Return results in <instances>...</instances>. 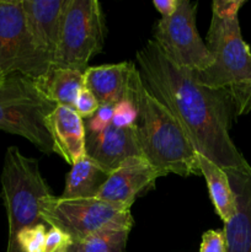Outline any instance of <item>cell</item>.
<instances>
[{
    "instance_id": "1",
    "label": "cell",
    "mask_w": 251,
    "mask_h": 252,
    "mask_svg": "<svg viewBox=\"0 0 251 252\" xmlns=\"http://www.w3.org/2000/svg\"><path fill=\"white\" fill-rule=\"evenodd\" d=\"M135 59L147 90L174 115L198 154L224 170L250 167L229 134L235 111L228 91L197 83L192 71L172 63L154 39Z\"/></svg>"
},
{
    "instance_id": "2",
    "label": "cell",
    "mask_w": 251,
    "mask_h": 252,
    "mask_svg": "<svg viewBox=\"0 0 251 252\" xmlns=\"http://www.w3.org/2000/svg\"><path fill=\"white\" fill-rule=\"evenodd\" d=\"M134 105L138 111L134 134L140 155L165 176L201 175L197 152L186 132L174 115L147 90L142 78L134 91Z\"/></svg>"
},
{
    "instance_id": "3",
    "label": "cell",
    "mask_w": 251,
    "mask_h": 252,
    "mask_svg": "<svg viewBox=\"0 0 251 252\" xmlns=\"http://www.w3.org/2000/svg\"><path fill=\"white\" fill-rule=\"evenodd\" d=\"M207 47L213 64L194 80L206 88L230 94L235 117L251 112V52L243 38L239 12L213 14L207 33Z\"/></svg>"
},
{
    "instance_id": "4",
    "label": "cell",
    "mask_w": 251,
    "mask_h": 252,
    "mask_svg": "<svg viewBox=\"0 0 251 252\" xmlns=\"http://www.w3.org/2000/svg\"><path fill=\"white\" fill-rule=\"evenodd\" d=\"M56 107L36 79L22 74L0 78V130L25 138L44 154L54 153L46 120Z\"/></svg>"
},
{
    "instance_id": "5",
    "label": "cell",
    "mask_w": 251,
    "mask_h": 252,
    "mask_svg": "<svg viewBox=\"0 0 251 252\" xmlns=\"http://www.w3.org/2000/svg\"><path fill=\"white\" fill-rule=\"evenodd\" d=\"M106 24L97 0H66L53 65L85 73L94 56L103 48Z\"/></svg>"
},
{
    "instance_id": "6",
    "label": "cell",
    "mask_w": 251,
    "mask_h": 252,
    "mask_svg": "<svg viewBox=\"0 0 251 252\" xmlns=\"http://www.w3.org/2000/svg\"><path fill=\"white\" fill-rule=\"evenodd\" d=\"M41 214L49 228L64 231L74 243L112 224L133 225L130 208L98 198H63L49 194L41 201Z\"/></svg>"
},
{
    "instance_id": "7",
    "label": "cell",
    "mask_w": 251,
    "mask_h": 252,
    "mask_svg": "<svg viewBox=\"0 0 251 252\" xmlns=\"http://www.w3.org/2000/svg\"><path fill=\"white\" fill-rule=\"evenodd\" d=\"M52 65L34 44L21 0H0V78L22 74L38 79Z\"/></svg>"
},
{
    "instance_id": "8",
    "label": "cell",
    "mask_w": 251,
    "mask_h": 252,
    "mask_svg": "<svg viewBox=\"0 0 251 252\" xmlns=\"http://www.w3.org/2000/svg\"><path fill=\"white\" fill-rule=\"evenodd\" d=\"M197 4L180 0L176 11L161 17L154 29V41L160 51L177 66L199 73L213 64V56L196 26Z\"/></svg>"
},
{
    "instance_id": "9",
    "label": "cell",
    "mask_w": 251,
    "mask_h": 252,
    "mask_svg": "<svg viewBox=\"0 0 251 252\" xmlns=\"http://www.w3.org/2000/svg\"><path fill=\"white\" fill-rule=\"evenodd\" d=\"M164 176L143 157H130L111 172L96 198L130 208L140 193Z\"/></svg>"
},
{
    "instance_id": "10",
    "label": "cell",
    "mask_w": 251,
    "mask_h": 252,
    "mask_svg": "<svg viewBox=\"0 0 251 252\" xmlns=\"http://www.w3.org/2000/svg\"><path fill=\"white\" fill-rule=\"evenodd\" d=\"M139 80V71L129 62L88 66L84 73V88L95 95L100 106H115L122 100L134 102V91Z\"/></svg>"
},
{
    "instance_id": "11",
    "label": "cell",
    "mask_w": 251,
    "mask_h": 252,
    "mask_svg": "<svg viewBox=\"0 0 251 252\" xmlns=\"http://www.w3.org/2000/svg\"><path fill=\"white\" fill-rule=\"evenodd\" d=\"M85 155L110 174L128 158L142 157L134 127L117 128L111 123L101 132H85Z\"/></svg>"
},
{
    "instance_id": "12",
    "label": "cell",
    "mask_w": 251,
    "mask_h": 252,
    "mask_svg": "<svg viewBox=\"0 0 251 252\" xmlns=\"http://www.w3.org/2000/svg\"><path fill=\"white\" fill-rule=\"evenodd\" d=\"M236 201L235 216L224 224L228 252H251V166L225 170Z\"/></svg>"
},
{
    "instance_id": "13",
    "label": "cell",
    "mask_w": 251,
    "mask_h": 252,
    "mask_svg": "<svg viewBox=\"0 0 251 252\" xmlns=\"http://www.w3.org/2000/svg\"><path fill=\"white\" fill-rule=\"evenodd\" d=\"M66 0H21L27 27L37 48L54 63Z\"/></svg>"
},
{
    "instance_id": "14",
    "label": "cell",
    "mask_w": 251,
    "mask_h": 252,
    "mask_svg": "<svg viewBox=\"0 0 251 252\" xmlns=\"http://www.w3.org/2000/svg\"><path fill=\"white\" fill-rule=\"evenodd\" d=\"M54 153L73 166L85 157V125L73 107L57 105L46 120Z\"/></svg>"
},
{
    "instance_id": "15",
    "label": "cell",
    "mask_w": 251,
    "mask_h": 252,
    "mask_svg": "<svg viewBox=\"0 0 251 252\" xmlns=\"http://www.w3.org/2000/svg\"><path fill=\"white\" fill-rule=\"evenodd\" d=\"M36 81L39 90L49 101L74 108V102L84 88V71L52 65Z\"/></svg>"
},
{
    "instance_id": "16",
    "label": "cell",
    "mask_w": 251,
    "mask_h": 252,
    "mask_svg": "<svg viewBox=\"0 0 251 252\" xmlns=\"http://www.w3.org/2000/svg\"><path fill=\"white\" fill-rule=\"evenodd\" d=\"M197 160L201 175L208 186L209 197L214 209L224 224L228 223L236 212V201L231 189L230 181L225 170L219 167L203 155L197 153Z\"/></svg>"
},
{
    "instance_id": "17",
    "label": "cell",
    "mask_w": 251,
    "mask_h": 252,
    "mask_svg": "<svg viewBox=\"0 0 251 252\" xmlns=\"http://www.w3.org/2000/svg\"><path fill=\"white\" fill-rule=\"evenodd\" d=\"M110 172L85 155L71 166L65 177L63 198H96Z\"/></svg>"
},
{
    "instance_id": "18",
    "label": "cell",
    "mask_w": 251,
    "mask_h": 252,
    "mask_svg": "<svg viewBox=\"0 0 251 252\" xmlns=\"http://www.w3.org/2000/svg\"><path fill=\"white\" fill-rule=\"evenodd\" d=\"M132 226L112 224L91 234L79 244L84 252H126Z\"/></svg>"
},
{
    "instance_id": "19",
    "label": "cell",
    "mask_w": 251,
    "mask_h": 252,
    "mask_svg": "<svg viewBox=\"0 0 251 252\" xmlns=\"http://www.w3.org/2000/svg\"><path fill=\"white\" fill-rule=\"evenodd\" d=\"M138 111L134 102L130 100H122L113 107L112 125L117 128H132L135 126Z\"/></svg>"
},
{
    "instance_id": "20",
    "label": "cell",
    "mask_w": 251,
    "mask_h": 252,
    "mask_svg": "<svg viewBox=\"0 0 251 252\" xmlns=\"http://www.w3.org/2000/svg\"><path fill=\"white\" fill-rule=\"evenodd\" d=\"M113 107L111 105H101L98 110L91 116L90 118L84 122L85 125V132L96 133L101 132L112 123L113 118Z\"/></svg>"
},
{
    "instance_id": "21",
    "label": "cell",
    "mask_w": 251,
    "mask_h": 252,
    "mask_svg": "<svg viewBox=\"0 0 251 252\" xmlns=\"http://www.w3.org/2000/svg\"><path fill=\"white\" fill-rule=\"evenodd\" d=\"M98 107H100V103H98L95 95L89 89H81L75 102H74V110L76 111V113L83 120L84 118L88 120V118H90L98 110Z\"/></svg>"
},
{
    "instance_id": "22",
    "label": "cell",
    "mask_w": 251,
    "mask_h": 252,
    "mask_svg": "<svg viewBox=\"0 0 251 252\" xmlns=\"http://www.w3.org/2000/svg\"><path fill=\"white\" fill-rule=\"evenodd\" d=\"M73 243L68 234L57 228H49L47 230L44 252H68Z\"/></svg>"
},
{
    "instance_id": "23",
    "label": "cell",
    "mask_w": 251,
    "mask_h": 252,
    "mask_svg": "<svg viewBox=\"0 0 251 252\" xmlns=\"http://www.w3.org/2000/svg\"><path fill=\"white\" fill-rule=\"evenodd\" d=\"M199 252H228L223 229L221 230H208L203 233Z\"/></svg>"
},
{
    "instance_id": "24",
    "label": "cell",
    "mask_w": 251,
    "mask_h": 252,
    "mask_svg": "<svg viewBox=\"0 0 251 252\" xmlns=\"http://www.w3.org/2000/svg\"><path fill=\"white\" fill-rule=\"evenodd\" d=\"M180 0H154L153 5L159 11L161 17H169L176 11Z\"/></svg>"
},
{
    "instance_id": "25",
    "label": "cell",
    "mask_w": 251,
    "mask_h": 252,
    "mask_svg": "<svg viewBox=\"0 0 251 252\" xmlns=\"http://www.w3.org/2000/svg\"><path fill=\"white\" fill-rule=\"evenodd\" d=\"M68 252H84V250H83V249H81L80 244H79V243H73V245H71L70 248H69Z\"/></svg>"
}]
</instances>
